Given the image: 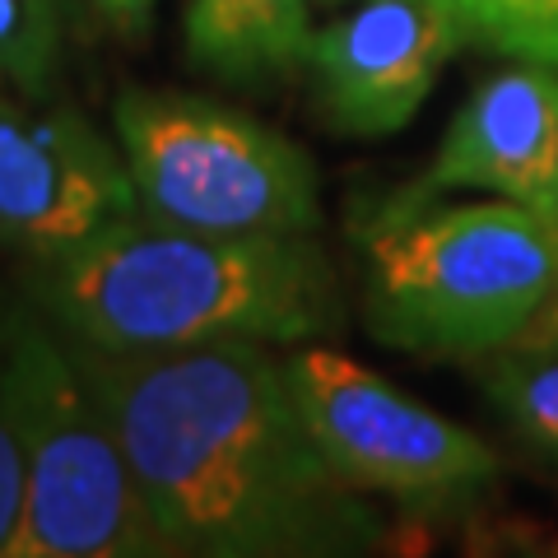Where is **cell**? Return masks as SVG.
Masks as SVG:
<instances>
[{"mask_svg": "<svg viewBox=\"0 0 558 558\" xmlns=\"http://www.w3.org/2000/svg\"><path fill=\"white\" fill-rule=\"evenodd\" d=\"M284 377L336 480L410 512H451L498 475V451L326 344H289Z\"/></svg>", "mask_w": 558, "mask_h": 558, "instance_id": "6", "label": "cell"}, {"mask_svg": "<svg viewBox=\"0 0 558 558\" xmlns=\"http://www.w3.org/2000/svg\"><path fill=\"white\" fill-rule=\"evenodd\" d=\"M312 33L307 0H186L182 10L191 65L233 84L303 65Z\"/></svg>", "mask_w": 558, "mask_h": 558, "instance_id": "10", "label": "cell"}, {"mask_svg": "<svg viewBox=\"0 0 558 558\" xmlns=\"http://www.w3.org/2000/svg\"><path fill=\"white\" fill-rule=\"evenodd\" d=\"M488 400L531 447L558 457V344H508L488 368Z\"/></svg>", "mask_w": 558, "mask_h": 558, "instance_id": "11", "label": "cell"}, {"mask_svg": "<svg viewBox=\"0 0 558 558\" xmlns=\"http://www.w3.org/2000/svg\"><path fill=\"white\" fill-rule=\"evenodd\" d=\"M517 344H558V293L545 303V312L526 326V336H521Z\"/></svg>", "mask_w": 558, "mask_h": 558, "instance_id": "16", "label": "cell"}, {"mask_svg": "<svg viewBox=\"0 0 558 558\" xmlns=\"http://www.w3.org/2000/svg\"><path fill=\"white\" fill-rule=\"evenodd\" d=\"M135 215L121 145L65 102L0 89V242L57 256Z\"/></svg>", "mask_w": 558, "mask_h": 558, "instance_id": "7", "label": "cell"}, {"mask_svg": "<svg viewBox=\"0 0 558 558\" xmlns=\"http://www.w3.org/2000/svg\"><path fill=\"white\" fill-rule=\"evenodd\" d=\"M465 43L451 0H363L312 33L307 65L317 70L326 117L344 135L381 140L418 117L433 80Z\"/></svg>", "mask_w": 558, "mask_h": 558, "instance_id": "8", "label": "cell"}, {"mask_svg": "<svg viewBox=\"0 0 558 558\" xmlns=\"http://www.w3.org/2000/svg\"><path fill=\"white\" fill-rule=\"evenodd\" d=\"M28 498L10 558H154L168 554L75 354L43 322L14 317L0 344Z\"/></svg>", "mask_w": 558, "mask_h": 558, "instance_id": "4", "label": "cell"}, {"mask_svg": "<svg viewBox=\"0 0 558 558\" xmlns=\"http://www.w3.org/2000/svg\"><path fill=\"white\" fill-rule=\"evenodd\" d=\"M24 498H28V461H24V438L14 424L5 381H0V558H10V545L24 521Z\"/></svg>", "mask_w": 558, "mask_h": 558, "instance_id": "14", "label": "cell"}, {"mask_svg": "<svg viewBox=\"0 0 558 558\" xmlns=\"http://www.w3.org/2000/svg\"><path fill=\"white\" fill-rule=\"evenodd\" d=\"M363 322L414 354H502L558 293V223L517 201L377 209Z\"/></svg>", "mask_w": 558, "mask_h": 558, "instance_id": "3", "label": "cell"}, {"mask_svg": "<svg viewBox=\"0 0 558 558\" xmlns=\"http://www.w3.org/2000/svg\"><path fill=\"white\" fill-rule=\"evenodd\" d=\"M470 43L558 70V0H451Z\"/></svg>", "mask_w": 558, "mask_h": 558, "instance_id": "12", "label": "cell"}, {"mask_svg": "<svg viewBox=\"0 0 558 558\" xmlns=\"http://www.w3.org/2000/svg\"><path fill=\"white\" fill-rule=\"evenodd\" d=\"M135 209L223 238H303L322 223L317 168L266 121L196 94L126 89L112 102Z\"/></svg>", "mask_w": 558, "mask_h": 558, "instance_id": "5", "label": "cell"}, {"mask_svg": "<svg viewBox=\"0 0 558 558\" xmlns=\"http://www.w3.org/2000/svg\"><path fill=\"white\" fill-rule=\"evenodd\" d=\"M98 14H108L117 28H145L154 14V0H94Z\"/></svg>", "mask_w": 558, "mask_h": 558, "instance_id": "15", "label": "cell"}, {"mask_svg": "<svg viewBox=\"0 0 558 558\" xmlns=\"http://www.w3.org/2000/svg\"><path fill=\"white\" fill-rule=\"evenodd\" d=\"M57 0H0V80L43 98L57 70Z\"/></svg>", "mask_w": 558, "mask_h": 558, "instance_id": "13", "label": "cell"}, {"mask_svg": "<svg viewBox=\"0 0 558 558\" xmlns=\"http://www.w3.org/2000/svg\"><path fill=\"white\" fill-rule=\"evenodd\" d=\"M33 293L65 340L102 354H154L215 340L303 344L340 326L326 252L303 238H223L126 215L57 256Z\"/></svg>", "mask_w": 558, "mask_h": 558, "instance_id": "2", "label": "cell"}, {"mask_svg": "<svg viewBox=\"0 0 558 558\" xmlns=\"http://www.w3.org/2000/svg\"><path fill=\"white\" fill-rule=\"evenodd\" d=\"M65 344L168 554L349 558L381 549L387 526L312 442L275 344L215 340L154 354Z\"/></svg>", "mask_w": 558, "mask_h": 558, "instance_id": "1", "label": "cell"}, {"mask_svg": "<svg viewBox=\"0 0 558 558\" xmlns=\"http://www.w3.org/2000/svg\"><path fill=\"white\" fill-rule=\"evenodd\" d=\"M438 191H488L558 223V70L517 61L451 117L438 154L400 205Z\"/></svg>", "mask_w": 558, "mask_h": 558, "instance_id": "9", "label": "cell"}]
</instances>
